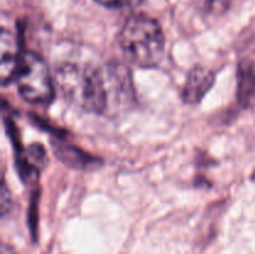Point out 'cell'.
<instances>
[{"label":"cell","mask_w":255,"mask_h":254,"mask_svg":"<svg viewBox=\"0 0 255 254\" xmlns=\"http://www.w3.org/2000/svg\"><path fill=\"white\" fill-rule=\"evenodd\" d=\"M56 82L65 99L85 111L102 114L109 109L104 70L67 64L57 70Z\"/></svg>","instance_id":"cell-1"},{"label":"cell","mask_w":255,"mask_h":254,"mask_svg":"<svg viewBox=\"0 0 255 254\" xmlns=\"http://www.w3.org/2000/svg\"><path fill=\"white\" fill-rule=\"evenodd\" d=\"M125 57L142 69L156 67L164 55V35L158 22L147 15H132L119 37Z\"/></svg>","instance_id":"cell-2"},{"label":"cell","mask_w":255,"mask_h":254,"mask_svg":"<svg viewBox=\"0 0 255 254\" xmlns=\"http://www.w3.org/2000/svg\"><path fill=\"white\" fill-rule=\"evenodd\" d=\"M15 81L19 94L29 104L46 106L54 100L55 86L49 67L44 59L35 52H22Z\"/></svg>","instance_id":"cell-3"},{"label":"cell","mask_w":255,"mask_h":254,"mask_svg":"<svg viewBox=\"0 0 255 254\" xmlns=\"http://www.w3.org/2000/svg\"><path fill=\"white\" fill-rule=\"evenodd\" d=\"M19 46L17 37L11 31L2 27L0 34V80L2 86H6L16 76L20 57L22 54L20 52Z\"/></svg>","instance_id":"cell-4"},{"label":"cell","mask_w":255,"mask_h":254,"mask_svg":"<svg viewBox=\"0 0 255 254\" xmlns=\"http://www.w3.org/2000/svg\"><path fill=\"white\" fill-rule=\"evenodd\" d=\"M214 80H216V76L207 67H193L188 74L183 92H182L183 101L191 105L198 104L213 86Z\"/></svg>","instance_id":"cell-5"},{"label":"cell","mask_w":255,"mask_h":254,"mask_svg":"<svg viewBox=\"0 0 255 254\" xmlns=\"http://www.w3.org/2000/svg\"><path fill=\"white\" fill-rule=\"evenodd\" d=\"M237 97L243 107H248L255 99V65L251 60H242L237 71Z\"/></svg>","instance_id":"cell-6"},{"label":"cell","mask_w":255,"mask_h":254,"mask_svg":"<svg viewBox=\"0 0 255 254\" xmlns=\"http://www.w3.org/2000/svg\"><path fill=\"white\" fill-rule=\"evenodd\" d=\"M52 146H54V152L56 153L57 158L61 159L64 163L69 164V166L84 168V167L91 166L92 162H96L94 157L84 153L81 149L75 148L74 146H70V144L54 142Z\"/></svg>","instance_id":"cell-7"},{"label":"cell","mask_w":255,"mask_h":254,"mask_svg":"<svg viewBox=\"0 0 255 254\" xmlns=\"http://www.w3.org/2000/svg\"><path fill=\"white\" fill-rule=\"evenodd\" d=\"M101 5L116 9H126V7H136L142 2V0H96Z\"/></svg>","instance_id":"cell-8"},{"label":"cell","mask_w":255,"mask_h":254,"mask_svg":"<svg viewBox=\"0 0 255 254\" xmlns=\"http://www.w3.org/2000/svg\"><path fill=\"white\" fill-rule=\"evenodd\" d=\"M1 254H16V253H15V251L11 248V247L4 244V246L1 247Z\"/></svg>","instance_id":"cell-9"}]
</instances>
